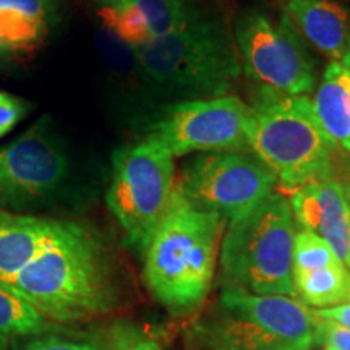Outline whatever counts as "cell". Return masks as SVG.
Instances as JSON below:
<instances>
[{"label":"cell","instance_id":"cell-1","mask_svg":"<svg viewBox=\"0 0 350 350\" xmlns=\"http://www.w3.org/2000/svg\"><path fill=\"white\" fill-rule=\"evenodd\" d=\"M8 287L47 319L60 323L99 317L116 300L103 243L73 222H60L54 237Z\"/></svg>","mask_w":350,"mask_h":350},{"label":"cell","instance_id":"cell-2","mask_svg":"<svg viewBox=\"0 0 350 350\" xmlns=\"http://www.w3.org/2000/svg\"><path fill=\"white\" fill-rule=\"evenodd\" d=\"M130 52L144 80L182 100L230 94L242 73L234 29L224 18L204 10Z\"/></svg>","mask_w":350,"mask_h":350},{"label":"cell","instance_id":"cell-3","mask_svg":"<svg viewBox=\"0 0 350 350\" xmlns=\"http://www.w3.org/2000/svg\"><path fill=\"white\" fill-rule=\"evenodd\" d=\"M224 219L203 211L175 185L170 206L144 252V281L165 308L191 312L213 286Z\"/></svg>","mask_w":350,"mask_h":350},{"label":"cell","instance_id":"cell-4","mask_svg":"<svg viewBox=\"0 0 350 350\" xmlns=\"http://www.w3.org/2000/svg\"><path fill=\"white\" fill-rule=\"evenodd\" d=\"M248 150L274 174L284 190L334 172V151L308 96L260 88L250 106Z\"/></svg>","mask_w":350,"mask_h":350},{"label":"cell","instance_id":"cell-5","mask_svg":"<svg viewBox=\"0 0 350 350\" xmlns=\"http://www.w3.org/2000/svg\"><path fill=\"white\" fill-rule=\"evenodd\" d=\"M295 234L287 196L275 190L230 221L219 252L227 284L258 295L295 297Z\"/></svg>","mask_w":350,"mask_h":350},{"label":"cell","instance_id":"cell-6","mask_svg":"<svg viewBox=\"0 0 350 350\" xmlns=\"http://www.w3.org/2000/svg\"><path fill=\"white\" fill-rule=\"evenodd\" d=\"M221 314L204 327L209 350H312L317 318L295 297L258 295L226 284Z\"/></svg>","mask_w":350,"mask_h":350},{"label":"cell","instance_id":"cell-7","mask_svg":"<svg viewBox=\"0 0 350 350\" xmlns=\"http://www.w3.org/2000/svg\"><path fill=\"white\" fill-rule=\"evenodd\" d=\"M175 157L156 139L146 137L119 148L112 156L106 203L124 230L126 242L146 252L175 191Z\"/></svg>","mask_w":350,"mask_h":350},{"label":"cell","instance_id":"cell-8","mask_svg":"<svg viewBox=\"0 0 350 350\" xmlns=\"http://www.w3.org/2000/svg\"><path fill=\"white\" fill-rule=\"evenodd\" d=\"M242 72L258 88L288 96H310L318 86L312 52L286 16L273 20L245 10L234 26Z\"/></svg>","mask_w":350,"mask_h":350},{"label":"cell","instance_id":"cell-9","mask_svg":"<svg viewBox=\"0 0 350 350\" xmlns=\"http://www.w3.org/2000/svg\"><path fill=\"white\" fill-rule=\"evenodd\" d=\"M274 174L252 152H203L185 164L177 187L203 211L234 221L273 193Z\"/></svg>","mask_w":350,"mask_h":350},{"label":"cell","instance_id":"cell-10","mask_svg":"<svg viewBox=\"0 0 350 350\" xmlns=\"http://www.w3.org/2000/svg\"><path fill=\"white\" fill-rule=\"evenodd\" d=\"M70 177V154L47 119L0 146V208L39 206L55 198Z\"/></svg>","mask_w":350,"mask_h":350},{"label":"cell","instance_id":"cell-11","mask_svg":"<svg viewBox=\"0 0 350 350\" xmlns=\"http://www.w3.org/2000/svg\"><path fill=\"white\" fill-rule=\"evenodd\" d=\"M250 106L239 96L180 100L152 125L148 137L174 157L190 152L247 151Z\"/></svg>","mask_w":350,"mask_h":350},{"label":"cell","instance_id":"cell-12","mask_svg":"<svg viewBox=\"0 0 350 350\" xmlns=\"http://www.w3.org/2000/svg\"><path fill=\"white\" fill-rule=\"evenodd\" d=\"M287 200L297 229L319 235L350 266L349 203L338 170L288 190Z\"/></svg>","mask_w":350,"mask_h":350},{"label":"cell","instance_id":"cell-13","mask_svg":"<svg viewBox=\"0 0 350 350\" xmlns=\"http://www.w3.org/2000/svg\"><path fill=\"white\" fill-rule=\"evenodd\" d=\"M104 26L129 49L180 28L201 8L191 0H93Z\"/></svg>","mask_w":350,"mask_h":350},{"label":"cell","instance_id":"cell-14","mask_svg":"<svg viewBox=\"0 0 350 350\" xmlns=\"http://www.w3.org/2000/svg\"><path fill=\"white\" fill-rule=\"evenodd\" d=\"M281 13L301 39L331 60L350 68V13L336 0H286Z\"/></svg>","mask_w":350,"mask_h":350},{"label":"cell","instance_id":"cell-15","mask_svg":"<svg viewBox=\"0 0 350 350\" xmlns=\"http://www.w3.org/2000/svg\"><path fill=\"white\" fill-rule=\"evenodd\" d=\"M59 221L0 208V286H12L59 229Z\"/></svg>","mask_w":350,"mask_h":350},{"label":"cell","instance_id":"cell-16","mask_svg":"<svg viewBox=\"0 0 350 350\" xmlns=\"http://www.w3.org/2000/svg\"><path fill=\"white\" fill-rule=\"evenodd\" d=\"M313 109L338 150L350 156V68L329 64L313 93Z\"/></svg>","mask_w":350,"mask_h":350},{"label":"cell","instance_id":"cell-17","mask_svg":"<svg viewBox=\"0 0 350 350\" xmlns=\"http://www.w3.org/2000/svg\"><path fill=\"white\" fill-rule=\"evenodd\" d=\"M295 297L308 308H331L350 301V269L345 262L294 273Z\"/></svg>","mask_w":350,"mask_h":350},{"label":"cell","instance_id":"cell-18","mask_svg":"<svg viewBox=\"0 0 350 350\" xmlns=\"http://www.w3.org/2000/svg\"><path fill=\"white\" fill-rule=\"evenodd\" d=\"M46 331H49V321L41 312L10 287L0 286V344L8 339L41 336Z\"/></svg>","mask_w":350,"mask_h":350},{"label":"cell","instance_id":"cell-19","mask_svg":"<svg viewBox=\"0 0 350 350\" xmlns=\"http://www.w3.org/2000/svg\"><path fill=\"white\" fill-rule=\"evenodd\" d=\"M49 26L21 13L0 12V60L36 49L46 38Z\"/></svg>","mask_w":350,"mask_h":350},{"label":"cell","instance_id":"cell-20","mask_svg":"<svg viewBox=\"0 0 350 350\" xmlns=\"http://www.w3.org/2000/svg\"><path fill=\"white\" fill-rule=\"evenodd\" d=\"M340 261L342 260L336 255L326 240L310 230L297 229L294 240V273L327 268Z\"/></svg>","mask_w":350,"mask_h":350},{"label":"cell","instance_id":"cell-21","mask_svg":"<svg viewBox=\"0 0 350 350\" xmlns=\"http://www.w3.org/2000/svg\"><path fill=\"white\" fill-rule=\"evenodd\" d=\"M111 350H163L150 336L129 321H119L111 329Z\"/></svg>","mask_w":350,"mask_h":350},{"label":"cell","instance_id":"cell-22","mask_svg":"<svg viewBox=\"0 0 350 350\" xmlns=\"http://www.w3.org/2000/svg\"><path fill=\"white\" fill-rule=\"evenodd\" d=\"M10 10L51 25L57 15V0H0V12Z\"/></svg>","mask_w":350,"mask_h":350},{"label":"cell","instance_id":"cell-23","mask_svg":"<svg viewBox=\"0 0 350 350\" xmlns=\"http://www.w3.org/2000/svg\"><path fill=\"white\" fill-rule=\"evenodd\" d=\"M28 103L18 96L0 91V138L5 137L28 113Z\"/></svg>","mask_w":350,"mask_h":350},{"label":"cell","instance_id":"cell-24","mask_svg":"<svg viewBox=\"0 0 350 350\" xmlns=\"http://www.w3.org/2000/svg\"><path fill=\"white\" fill-rule=\"evenodd\" d=\"M317 338L318 344H325L331 350H350V329L336 323L317 318Z\"/></svg>","mask_w":350,"mask_h":350},{"label":"cell","instance_id":"cell-25","mask_svg":"<svg viewBox=\"0 0 350 350\" xmlns=\"http://www.w3.org/2000/svg\"><path fill=\"white\" fill-rule=\"evenodd\" d=\"M21 350H100L94 344L90 342H77V340H68L62 338H39L33 342L26 344Z\"/></svg>","mask_w":350,"mask_h":350},{"label":"cell","instance_id":"cell-26","mask_svg":"<svg viewBox=\"0 0 350 350\" xmlns=\"http://www.w3.org/2000/svg\"><path fill=\"white\" fill-rule=\"evenodd\" d=\"M313 314L319 319H326V321L336 323V325L350 329V301L338 306H331V308L312 310Z\"/></svg>","mask_w":350,"mask_h":350},{"label":"cell","instance_id":"cell-27","mask_svg":"<svg viewBox=\"0 0 350 350\" xmlns=\"http://www.w3.org/2000/svg\"><path fill=\"white\" fill-rule=\"evenodd\" d=\"M340 182H342L344 190H345V196H347V203H349V214H350V165H345V172L340 175ZM350 269V266H349Z\"/></svg>","mask_w":350,"mask_h":350},{"label":"cell","instance_id":"cell-28","mask_svg":"<svg viewBox=\"0 0 350 350\" xmlns=\"http://www.w3.org/2000/svg\"><path fill=\"white\" fill-rule=\"evenodd\" d=\"M325 350H331V349H327V347H325Z\"/></svg>","mask_w":350,"mask_h":350}]
</instances>
